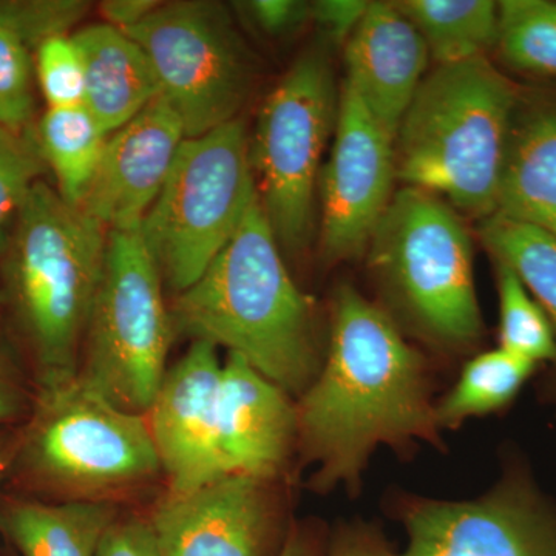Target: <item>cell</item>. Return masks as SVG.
Returning <instances> with one entry per match:
<instances>
[{"mask_svg":"<svg viewBox=\"0 0 556 556\" xmlns=\"http://www.w3.org/2000/svg\"><path fill=\"white\" fill-rule=\"evenodd\" d=\"M496 47L510 67L556 76V2L504 0Z\"/></svg>","mask_w":556,"mask_h":556,"instance_id":"cell-25","label":"cell"},{"mask_svg":"<svg viewBox=\"0 0 556 556\" xmlns=\"http://www.w3.org/2000/svg\"><path fill=\"white\" fill-rule=\"evenodd\" d=\"M97 556H159L149 518L118 517L105 533Z\"/></svg>","mask_w":556,"mask_h":556,"instance_id":"cell-33","label":"cell"},{"mask_svg":"<svg viewBox=\"0 0 556 556\" xmlns=\"http://www.w3.org/2000/svg\"><path fill=\"white\" fill-rule=\"evenodd\" d=\"M160 5L156 0H105L100 10L105 24L124 31L144 21Z\"/></svg>","mask_w":556,"mask_h":556,"instance_id":"cell-35","label":"cell"},{"mask_svg":"<svg viewBox=\"0 0 556 556\" xmlns=\"http://www.w3.org/2000/svg\"><path fill=\"white\" fill-rule=\"evenodd\" d=\"M109 230L47 182L33 186L7 244V288L39 387L78 372L104 276Z\"/></svg>","mask_w":556,"mask_h":556,"instance_id":"cell-4","label":"cell"},{"mask_svg":"<svg viewBox=\"0 0 556 556\" xmlns=\"http://www.w3.org/2000/svg\"><path fill=\"white\" fill-rule=\"evenodd\" d=\"M22 471L65 501H100L161 473L148 419L113 404L79 372L39 388L17 450Z\"/></svg>","mask_w":556,"mask_h":556,"instance_id":"cell-5","label":"cell"},{"mask_svg":"<svg viewBox=\"0 0 556 556\" xmlns=\"http://www.w3.org/2000/svg\"><path fill=\"white\" fill-rule=\"evenodd\" d=\"M426 40L394 2H369L345 46V83L394 139L426 78Z\"/></svg>","mask_w":556,"mask_h":556,"instance_id":"cell-17","label":"cell"},{"mask_svg":"<svg viewBox=\"0 0 556 556\" xmlns=\"http://www.w3.org/2000/svg\"><path fill=\"white\" fill-rule=\"evenodd\" d=\"M481 239L496 260L517 273L556 332V236L500 214L482 219Z\"/></svg>","mask_w":556,"mask_h":556,"instance_id":"cell-23","label":"cell"},{"mask_svg":"<svg viewBox=\"0 0 556 556\" xmlns=\"http://www.w3.org/2000/svg\"><path fill=\"white\" fill-rule=\"evenodd\" d=\"M72 36L86 75L84 108L109 135L160 97L149 58L126 31L98 24Z\"/></svg>","mask_w":556,"mask_h":556,"instance_id":"cell-18","label":"cell"},{"mask_svg":"<svg viewBox=\"0 0 556 556\" xmlns=\"http://www.w3.org/2000/svg\"><path fill=\"white\" fill-rule=\"evenodd\" d=\"M405 526L397 556H556V515L522 485L471 503L416 504Z\"/></svg>","mask_w":556,"mask_h":556,"instance_id":"cell-13","label":"cell"},{"mask_svg":"<svg viewBox=\"0 0 556 556\" xmlns=\"http://www.w3.org/2000/svg\"><path fill=\"white\" fill-rule=\"evenodd\" d=\"M35 73L49 109L84 105L86 75L73 36L43 40L35 50Z\"/></svg>","mask_w":556,"mask_h":556,"instance_id":"cell-29","label":"cell"},{"mask_svg":"<svg viewBox=\"0 0 556 556\" xmlns=\"http://www.w3.org/2000/svg\"><path fill=\"white\" fill-rule=\"evenodd\" d=\"M517 90L485 56L438 65L394 137L396 178L473 217L496 212Z\"/></svg>","mask_w":556,"mask_h":556,"instance_id":"cell-3","label":"cell"},{"mask_svg":"<svg viewBox=\"0 0 556 556\" xmlns=\"http://www.w3.org/2000/svg\"><path fill=\"white\" fill-rule=\"evenodd\" d=\"M24 408V393L9 361L0 354V424L11 422Z\"/></svg>","mask_w":556,"mask_h":556,"instance_id":"cell-36","label":"cell"},{"mask_svg":"<svg viewBox=\"0 0 556 556\" xmlns=\"http://www.w3.org/2000/svg\"><path fill=\"white\" fill-rule=\"evenodd\" d=\"M368 254L376 276L420 331L450 346L470 345L481 336L471 239L444 200L399 190Z\"/></svg>","mask_w":556,"mask_h":556,"instance_id":"cell-7","label":"cell"},{"mask_svg":"<svg viewBox=\"0 0 556 556\" xmlns=\"http://www.w3.org/2000/svg\"><path fill=\"white\" fill-rule=\"evenodd\" d=\"M368 5L369 2L364 0H318L311 5V20L316 22L318 30L329 42L346 46L364 20Z\"/></svg>","mask_w":556,"mask_h":556,"instance_id":"cell-32","label":"cell"},{"mask_svg":"<svg viewBox=\"0 0 556 556\" xmlns=\"http://www.w3.org/2000/svg\"><path fill=\"white\" fill-rule=\"evenodd\" d=\"M217 346L195 340L167 369L149 409V428L169 492L188 493L225 477L218 450Z\"/></svg>","mask_w":556,"mask_h":556,"instance_id":"cell-14","label":"cell"},{"mask_svg":"<svg viewBox=\"0 0 556 556\" xmlns=\"http://www.w3.org/2000/svg\"><path fill=\"white\" fill-rule=\"evenodd\" d=\"M79 0H0V27L20 36L33 50L53 36L68 35L86 14Z\"/></svg>","mask_w":556,"mask_h":556,"instance_id":"cell-30","label":"cell"},{"mask_svg":"<svg viewBox=\"0 0 556 556\" xmlns=\"http://www.w3.org/2000/svg\"><path fill=\"white\" fill-rule=\"evenodd\" d=\"M257 200L243 121L185 139L139 228L164 283L175 294L203 276Z\"/></svg>","mask_w":556,"mask_h":556,"instance_id":"cell-6","label":"cell"},{"mask_svg":"<svg viewBox=\"0 0 556 556\" xmlns=\"http://www.w3.org/2000/svg\"><path fill=\"white\" fill-rule=\"evenodd\" d=\"M262 479L225 475L167 493L149 521L159 556H278L287 535Z\"/></svg>","mask_w":556,"mask_h":556,"instance_id":"cell-12","label":"cell"},{"mask_svg":"<svg viewBox=\"0 0 556 556\" xmlns=\"http://www.w3.org/2000/svg\"><path fill=\"white\" fill-rule=\"evenodd\" d=\"M170 314L175 332L228 348L287 394L302 396L320 372L309 299L289 276L260 200Z\"/></svg>","mask_w":556,"mask_h":556,"instance_id":"cell-2","label":"cell"},{"mask_svg":"<svg viewBox=\"0 0 556 556\" xmlns=\"http://www.w3.org/2000/svg\"><path fill=\"white\" fill-rule=\"evenodd\" d=\"M276 383L229 354L218 391V450L226 475L268 481L299 439L298 408Z\"/></svg>","mask_w":556,"mask_h":556,"instance_id":"cell-16","label":"cell"},{"mask_svg":"<svg viewBox=\"0 0 556 556\" xmlns=\"http://www.w3.org/2000/svg\"><path fill=\"white\" fill-rule=\"evenodd\" d=\"M185 127L163 97L109 135L78 206L112 230H138L169 177Z\"/></svg>","mask_w":556,"mask_h":556,"instance_id":"cell-15","label":"cell"},{"mask_svg":"<svg viewBox=\"0 0 556 556\" xmlns=\"http://www.w3.org/2000/svg\"><path fill=\"white\" fill-rule=\"evenodd\" d=\"M495 214L556 236V105L515 112Z\"/></svg>","mask_w":556,"mask_h":556,"instance_id":"cell-19","label":"cell"},{"mask_svg":"<svg viewBox=\"0 0 556 556\" xmlns=\"http://www.w3.org/2000/svg\"><path fill=\"white\" fill-rule=\"evenodd\" d=\"M394 139L343 83L334 141L320 174L321 251L329 262L364 254L393 199Z\"/></svg>","mask_w":556,"mask_h":556,"instance_id":"cell-11","label":"cell"},{"mask_svg":"<svg viewBox=\"0 0 556 556\" xmlns=\"http://www.w3.org/2000/svg\"><path fill=\"white\" fill-rule=\"evenodd\" d=\"M325 556H396L380 533L369 527H348L340 530Z\"/></svg>","mask_w":556,"mask_h":556,"instance_id":"cell-34","label":"cell"},{"mask_svg":"<svg viewBox=\"0 0 556 556\" xmlns=\"http://www.w3.org/2000/svg\"><path fill=\"white\" fill-rule=\"evenodd\" d=\"M124 31L149 58L161 97L177 113L186 138L239 119L258 64L225 5L200 0L161 3Z\"/></svg>","mask_w":556,"mask_h":556,"instance_id":"cell-10","label":"cell"},{"mask_svg":"<svg viewBox=\"0 0 556 556\" xmlns=\"http://www.w3.org/2000/svg\"><path fill=\"white\" fill-rule=\"evenodd\" d=\"M35 60L27 43L0 27V126L14 134L33 129Z\"/></svg>","mask_w":556,"mask_h":556,"instance_id":"cell-28","label":"cell"},{"mask_svg":"<svg viewBox=\"0 0 556 556\" xmlns=\"http://www.w3.org/2000/svg\"><path fill=\"white\" fill-rule=\"evenodd\" d=\"M426 40L438 65L485 56L496 47L500 7L492 0H401L394 2Z\"/></svg>","mask_w":556,"mask_h":556,"instance_id":"cell-21","label":"cell"},{"mask_svg":"<svg viewBox=\"0 0 556 556\" xmlns=\"http://www.w3.org/2000/svg\"><path fill=\"white\" fill-rule=\"evenodd\" d=\"M7 466H9V452H7V448L3 447L2 442H0V481H2Z\"/></svg>","mask_w":556,"mask_h":556,"instance_id":"cell-37","label":"cell"},{"mask_svg":"<svg viewBox=\"0 0 556 556\" xmlns=\"http://www.w3.org/2000/svg\"><path fill=\"white\" fill-rule=\"evenodd\" d=\"M46 167L35 127L14 134L0 126V254L5 252L24 201Z\"/></svg>","mask_w":556,"mask_h":556,"instance_id":"cell-27","label":"cell"},{"mask_svg":"<svg viewBox=\"0 0 556 556\" xmlns=\"http://www.w3.org/2000/svg\"><path fill=\"white\" fill-rule=\"evenodd\" d=\"M536 364L503 348L479 354L468 362L456 387L437 408L438 426L456 427L468 417L506 407Z\"/></svg>","mask_w":556,"mask_h":556,"instance_id":"cell-24","label":"cell"},{"mask_svg":"<svg viewBox=\"0 0 556 556\" xmlns=\"http://www.w3.org/2000/svg\"><path fill=\"white\" fill-rule=\"evenodd\" d=\"M174 334L163 277L139 229L112 230L80 378L118 407L146 416L166 375Z\"/></svg>","mask_w":556,"mask_h":556,"instance_id":"cell-8","label":"cell"},{"mask_svg":"<svg viewBox=\"0 0 556 556\" xmlns=\"http://www.w3.org/2000/svg\"><path fill=\"white\" fill-rule=\"evenodd\" d=\"M118 510L100 501H14L0 527L22 556H97Z\"/></svg>","mask_w":556,"mask_h":556,"instance_id":"cell-20","label":"cell"},{"mask_svg":"<svg viewBox=\"0 0 556 556\" xmlns=\"http://www.w3.org/2000/svg\"><path fill=\"white\" fill-rule=\"evenodd\" d=\"M236 5L270 38H283L311 20L309 3L300 0H252Z\"/></svg>","mask_w":556,"mask_h":556,"instance_id":"cell-31","label":"cell"},{"mask_svg":"<svg viewBox=\"0 0 556 556\" xmlns=\"http://www.w3.org/2000/svg\"><path fill=\"white\" fill-rule=\"evenodd\" d=\"M299 441L317 489L357 486L380 444L434 439L424 362L390 317L350 285L332 306L327 361L300 396Z\"/></svg>","mask_w":556,"mask_h":556,"instance_id":"cell-1","label":"cell"},{"mask_svg":"<svg viewBox=\"0 0 556 556\" xmlns=\"http://www.w3.org/2000/svg\"><path fill=\"white\" fill-rule=\"evenodd\" d=\"M339 100L327 53L309 50L258 113L251 142L258 200L278 244L289 252L309 241L321 155L334 131Z\"/></svg>","mask_w":556,"mask_h":556,"instance_id":"cell-9","label":"cell"},{"mask_svg":"<svg viewBox=\"0 0 556 556\" xmlns=\"http://www.w3.org/2000/svg\"><path fill=\"white\" fill-rule=\"evenodd\" d=\"M40 155L58 179V192L78 204L100 164L109 134L84 108L47 109L35 127Z\"/></svg>","mask_w":556,"mask_h":556,"instance_id":"cell-22","label":"cell"},{"mask_svg":"<svg viewBox=\"0 0 556 556\" xmlns=\"http://www.w3.org/2000/svg\"><path fill=\"white\" fill-rule=\"evenodd\" d=\"M501 348L533 364L556 361V334L517 273L496 260Z\"/></svg>","mask_w":556,"mask_h":556,"instance_id":"cell-26","label":"cell"}]
</instances>
